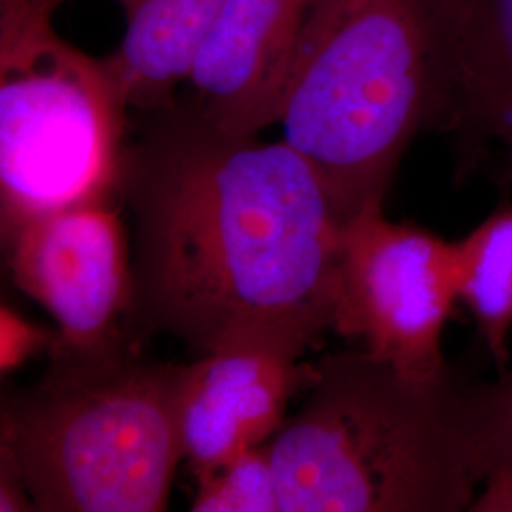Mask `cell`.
I'll use <instances>...</instances> for the list:
<instances>
[{"label": "cell", "mask_w": 512, "mask_h": 512, "mask_svg": "<svg viewBox=\"0 0 512 512\" xmlns=\"http://www.w3.org/2000/svg\"><path fill=\"white\" fill-rule=\"evenodd\" d=\"M184 365L141 351L48 366L0 404V452L18 467L35 511L160 512L184 459Z\"/></svg>", "instance_id": "cell-4"}, {"label": "cell", "mask_w": 512, "mask_h": 512, "mask_svg": "<svg viewBox=\"0 0 512 512\" xmlns=\"http://www.w3.org/2000/svg\"><path fill=\"white\" fill-rule=\"evenodd\" d=\"M54 12L0 0V222L118 196L126 105L103 61L55 33Z\"/></svg>", "instance_id": "cell-5"}, {"label": "cell", "mask_w": 512, "mask_h": 512, "mask_svg": "<svg viewBox=\"0 0 512 512\" xmlns=\"http://www.w3.org/2000/svg\"><path fill=\"white\" fill-rule=\"evenodd\" d=\"M469 511L512 512V469L495 471L482 484Z\"/></svg>", "instance_id": "cell-16"}, {"label": "cell", "mask_w": 512, "mask_h": 512, "mask_svg": "<svg viewBox=\"0 0 512 512\" xmlns=\"http://www.w3.org/2000/svg\"><path fill=\"white\" fill-rule=\"evenodd\" d=\"M31 4H35L38 8H44V10H50V12H55V8L61 4V2H65V0H29Z\"/></svg>", "instance_id": "cell-19"}, {"label": "cell", "mask_w": 512, "mask_h": 512, "mask_svg": "<svg viewBox=\"0 0 512 512\" xmlns=\"http://www.w3.org/2000/svg\"><path fill=\"white\" fill-rule=\"evenodd\" d=\"M122 2H124V0H120V4H122Z\"/></svg>", "instance_id": "cell-20"}, {"label": "cell", "mask_w": 512, "mask_h": 512, "mask_svg": "<svg viewBox=\"0 0 512 512\" xmlns=\"http://www.w3.org/2000/svg\"><path fill=\"white\" fill-rule=\"evenodd\" d=\"M311 0H226L188 82L194 109L249 137L279 122Z\"/></svg>", "instance_id": "cell-9"}, {"label": "cell", "mask_w": 512, "mask_h": 512, "mask_svg": "<svg viewBox=\"0 0 512 512\" xmlns=\"http://www.w3.org/2000/svg\"><path fill=\"white\" fill-rule=\"evenodd\" d=\"M270 440L281 512L469 511L505 463L501 391L450 365L410 374L323 355Z\"/></svg>", "instance_id": "cell-2"}, {"label": "cell", "mask_w": 512, "mask_h": 512, "mask_svg": "<svg viewBox=\"0 0 512 512\" xmlns=\"http://www.w3.org/2000/svg\"><path fill=\"white\" fill-rule=\"evenodd\" d=\"M435 74L433 129L463 162L495 139L512 107V0H427Z\"/></svg>", "instance_id": "cell-10"}, {"label": "cell", "mask_w": 512, "mask_h": 512, "mask_svg": "<svg viewBox=\"0 0 512 512\" xmlns=\"http://www.w3.org/2000/svg\"><path fill=\"white\" fill-rule=\"evenodd\" d=\"M2 355L0 366L2 372L14 370L16 366L25 363L29 357H33L42 349H50L54 334L46 329H40L31 325L29 321L21 319L6 306L2 308Z\"/></svg>", "instance_id": "cell-14"}, {"label": "cell", "mask_w": 512, "mask_h": 512, "mask_svg": "<svg viewBox=\"0 0 512 512\" xmlns=\"http://www.w3.org/2000/svg\"><path fill=\"white\" fill-rule=\"evenodd\" d=\"M495 139L505 147V152H507V162H509V175H511L512 179V107L509 109V112L505 114V118H503L501 126L497 129Z\"/></svg>", "instance_id": "cell-18"}, {"label": "cell", "mask_w": 512, "mask_h": 512, "mask_svg": "<svg viewBox=\"0 0 512 512\" xmlns=\"http://www.w3.org/2000/svg\"><path fill=\"white\" fill-rule=\"evenodd\" d=\"M137 310L198 357L264 349L302 359L334 330L344 224L313 165L194 107L156 110L124 147Z\"/></svg>", "instance_id": "cell-1"}, {"label": "cell", "mask_w": 512, "mask_h": 512, "mask_svg": "<svg viewBox=\"0 0 512 512\" xmlns=\"http://www.w3.org/2000/svg\"><path fill=\"white\" fill-rule=\"evenodd\" d=\"M433 118L427 0H311L277 124L344 228L384 209L404 150Z\"/></svg>", "instance_id": "cell-3"}, {"label": "cell", "mask_w": 512, "mask_h": 512, "mask_svg": "<svg viewBox=\"0 0 512 512\" xmlns=\"http://www.w3.org/2000/svg\"><path fill=\"white\" fill-rule=\"evenodd\" d=\"M8 270L23 293L59 325L52 365L95 363L141 351L133 262L110 203L80 205L27 220L4 236Z\"/></svg>", "instance_id": "cell-6"}, {"label": "cell", "mask_w": 512, "mask_h": 512, "mask_svg": "<svg viewBox=\"0 0 512 512\" xmlns=\"http://www.w3.org/2000/svg\"><path fill=\"white\" fill-rule=\"evenodd\" d=\"M226 0H124L126 33L103 61L126 109L175 105L173 92L188 82L196 57Z\"/></svg>", "instance_id": "cell-11"}, {"label": "cell", "mask_w": 512, "mask_h": 512, "mask_svg": "<svg viewBox=\"0 0 512 512\" xmlns=\"http://www.w3.org/2000/svg\"><path fill=\"white\" fill-rule=\"evenodd\" d=\"M501 391V416H503V444H505V463L503 469H512V366H507L497 376Z\"/></svg>", "instance_id": "cell-17"}, {"label": "cell", "mask_w": 512, "mask_h": 512, "mask_svg": "<svg viewBox=\"0 0 512 512\" xmlns=\"http://www.w3.org/2000/svg\"><path fill=\"white\" fill-rule=\"evenodd\" d=\"M315 365L264 349H232L184 365L179 399L184 461L200 482L274 439Z\"/></svg>", "instance_id": "cell-8"}, {"label": "cell", "mask_w": 512, "mask_h": 512, "mask_svg": "<svg viewBox=\"0 0 512 512\" xmlns=\"http://www.w3.org/2000/svg\"><path fill=\"white\" fill-rule=\"evenodd\" d=\"M0 511H35L33 499L19 475L18 467L0 452Z\"/></svg>", "instance_id": "cell-15"}, {"label": "cell", "mask_w": 512, "mask_h": 512, "mask_svg": "<svg viewBox=\"0 0 512 512\" xmlns=\"http://www.w3.org/2000/svg\"><path fill=\"white\" fill-rule=\"evenodd\" d=\"M456 245L368 209L344 228L334 332L410 374L448 365L442 330L458 302Z\"/></svg>", "instance_id": "cell-7"}, {"label": "cell", "mask_w": 512, "mask_h": 512, "mask_svg": "<svg viewBox=\"0 0 512 512\" xmlns=\"http://www.w3.org/2000/svg\"><path fill=\"white\" fill-rule=\"evenodd\" d=\"M458 298L475 317L497 372L509 366L512 332V203L454 241Z\"/></svg>", "instance_id": "cell-12"}, {"label": "cell", "mask_w": 512, "mask_h": 512, "mask_svg": "<svg viewBox=\"0 0 512 512\" xmlns=\"http://www.w3.org/2000/svg\"><path fill=\"white\" fill-rule=\"evenodd\" d=\"M194 512H281L270 442L198 482Z\"/></svg>", "instance_id": "cell-13"}]
</instances>
